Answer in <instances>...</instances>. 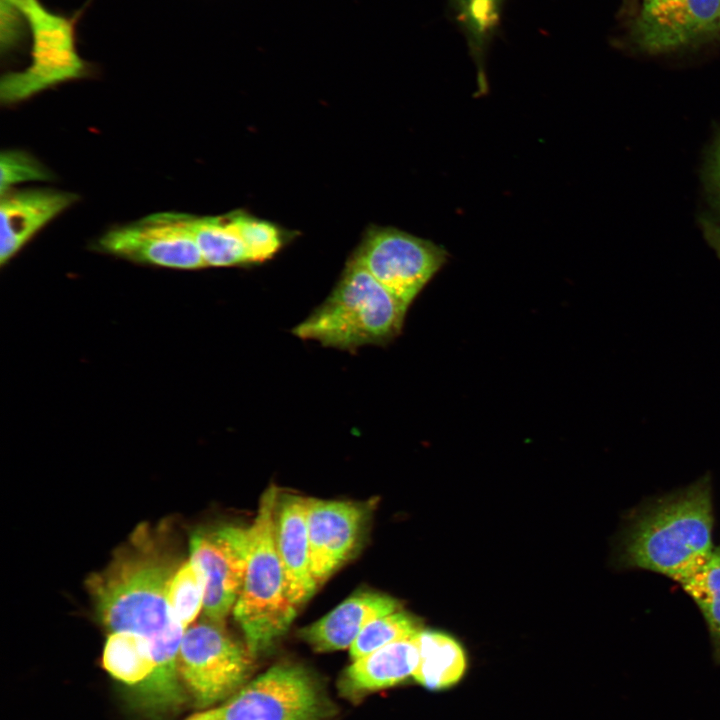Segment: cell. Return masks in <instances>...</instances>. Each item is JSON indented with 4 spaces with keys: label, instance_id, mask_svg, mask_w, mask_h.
Masks as SVG:
<instances>
[{
    "label": "cell",
    "instance_id": "6da1fadb",
    "mask_svg": "<svg viewBox=\"0 0 720 720\" xmlns=\"http://www.w3.org/2000/svg\"><path fill=\"white\" fill-rule=\"evenodd\" d=\"M178 566L141 533L89 581L96 616L110 633L134 632L151 642L156 669L139 688L144 703L158 709L183 700L178 653L186 628L172 615L167 599Z\"/></svg>",
    "mask_w": 720,
    "mask_h": 720
},
{
    "label": "cell",
    "instance_id": "7a4b0ae2",
    "mask_svg": "<svg viewBox=\"0 0 720 720\" xmlns=\"http://www.w3.org/2000/svg\"><path fill=\"white\" fill-rule=\"evenodd\" d=\"M711 483L703 477L637 513L621 542L619 561L681 584L712 556Z\"/></svg>",
    "mask_w": 720,
    "mask_h": 720
},
{
    "label": "cell",
    "instance_id": "3957f363",
    "mask_svg": "<svg viewBox=\"0 0 720 720\" xmlns=\"http://www.w3.org/2000/svg\"><path fill=\"white\" fill-rule=\"evenodd\" d=\"M407 311L351 257L331 294L292 333L354 352L365 345L390 343L401 333Z\"/></svg>",
    "mask_w": 720,
    "mask_h": 720
},
{
    "label": "cell",
    "instance_id": "277c9868",
    "mask_svg": "<svg viewBox=\"0 0 720 720\" xmlns=\"http://www.w3.org/2000/svg\"><path fill=\"white\" fill-rule=\"evenodd\" d=\"M278 494L279 489L273 484L264 491L248 527L247 569L232 610L253 656L268 650L282 637L297 615V607L286 594L275 545L274 509Z\"/></svg>",
    "mask_w": 720,
    "mask_h": 720
},
{
    "label": "cell",
    "instance_id": "5b68a950",
    "mask_svg": "<svg viewBox=\"0 0 720 720\" xmlns=\"http://www.w3.org/2000/svg\"><path fill=\"white\" fill-rule=\"evenodd\" d=\"M328 704L302 667L278 664L237 691L224 704L185 720H322Z\"/></svg>",
    "mask_w": 720,
    "mask_h": 720
},
{
    "label": "cell",
    "instance_id": "8992f818",
    "mask_svg": "<svg viewBox=\"0 0 720 720\" xmlns=\"http://www.w3.org/2000/svg\"><path fill=\"white\" fill-rule=\"evenodd\" d=\"M434 242L394 227L372 226L352 257L409 309L448 260Z\"/></svg>",
    "mask_w": 720,
    "mask_h": 720
},
{
    "label": "cell",
    "instance_id": "52a82bcc",
    "mask_svg": "<svg viewBox=\"0 0 720 720\" xmlns=\"http://www.w3.org/2000/svg\"><path fill=\"white\" fill-rule=\"evenodd\" d=\"M208 620L189 626L178 653V672L201 707L234 693L248 677L253 656L221 626Z\"/></svg>",
    "mask_w": 720,
    "mask_h": 720
},
{
    "label": "cell",
    "instance_id": "ba28073f",
    "mask_svg": "<svg viewBox=\"0 0 720 720\" xmlns=\"http://www.w3.org/2000/svg\"><path fill=\"white\" fill-rule=\"evenodd\" d=\"M626 23V42L640 53L685 51L720 39V0H661Z\"/></svg>",
    "mask_w": 720,
    "mask_h": 720
},
{
    "label": "cell",
    "instance_id": "9c48e42d",
    "mask_svg": "<svg viewBox=\"0 0 720 720\" xmlns=\"http://www.w3.org/2000/svg\"><path fill=\"white\" fill-rule=\"evenodd\" d=\"M35 26L36 42L31 65L1 81L4 104H14L58 83L79 78L84 64L77 56L65 20L47 13L35 0H16Z\"/></svg>",
    "mask_w": 720,
    "mask_h": 720
},
{
    "label": "cell",
    "instance_id": "30bf717a",
    "mask_svg": "<svg viewBox=\"0 0 720 720\" xmlns=\"http://www.w3.org/2000/svg\"><path fill=\"white\" fill-rule=\"evenodd\" d=\"M105 253L139 264L180 270L206 267L200 249L178 212L152 214L110 229L98 241Z\"/></svg>",
    "mask_w": 720,
    "mask_h": 720
},
{
    "label": "cell",
    "instance_id": "8fae6325",
    "mask_svg": "<svg viewBox=\"0 0 720 720\" xmlns=\"http://www.w3.org/2000/svg\"><path fill=\"white\" fill-rule=\"evenodd\" d=\"M249 554L248 528L234 524L202 528L190 538L189 559L205 579L204 615L222 623L240 594Z\"/></svg>",
    "mask_w": 720,
    "mask_h": 720
},
{
    "label": "cell",
    "instance_id": "7c38bea8",
    "mask_svg": "<svg viewBox=\"0 0 720 720\" xmlns=\"http://www.w3.org/2000/svg\"><path fill=\"white\" fill-rule=\"evenodd\" d=\"M370 513L367 502L309 498L310 567L317 586L358 551Z\"/></svg>",
    "mask_w": 720,
    "mask_h": 720
},
{
    "label": "cell",
    "instance_id": "4fadbf2b",
    "mask_svg": "<svg viewBox=\"0 0 720 720\" xmlns=\"http://www.w3.org/2000/svg\"><path fill=\"white\" fill-rule=\"evenodd\" d=\"M309 498L279 491L274 509V538L282 565L285 590L296 606L306 603L317 589L310 567Z\"/></svg>",
    "mask_w": 720,
    "mask_h": 720
},
{
    "label": "cell",
    "instance_id": "5bb4252c",
    "mask_svg": "<svg viewBox=\"0 0 720 720\" xmlns=\"http://www.w3.org/2000/svg\"><path fill=\"white\" fill-rule=\"evenodd\" d=\"M78 196L51 188L8 190L0 202V264L8 262L37 232L73 205Z\"/></svg>",
    "mask_w": 720,
    "mask_h": 720
},
{
    "label": "cell",
    "instance_id": "9a60e30c",
    "mask_svg": "<svg viewBox=\"0 0 720 720\" xmlns=\"http://www.w3.org/2000/svg\"><path fill=\"white\" fill-rule=\"evenodd\" d=\"M400 603L393 597L370 590H360L328 614L300 630L301 638L317 652L350 648L371 621L398 611Z\"/></svg>",
    "mask_w": 720,
    "mask_h": 720
},
{
    "label": "cell",
    "instance_id": "2e32d148",
    "mask_svg": "<svg viewBox=\"0 0 720 720\" xmlns=\"http://www.w3.org/2000/svg\"><path fill=\"white\" fill-rule=\"evenodd\" d=\"M418 663L417 635L395 641L353 660L346 671V682L355 691L388 688L413 676Z\"/></svg>",
    "mask_w": 720,
    "mask_h": 720
},
{
    "label": "cell",
    "instance_id": "e0dca14e",
    "mask_svg": "<svg viewBox=\"0 0 720 720\" xmlns=\"http://www.w3.org/2000/svg\"><path fill=\"white\" fill-rule=\"evenodd\" d=\"M419 663L413 677L428 689L437 690L457 683L464 674L466 657L461 645L439 631L418 635Z\"/></svg>",
    "mask_w": 720,
    "mask_h": 720
},
{
    "label": "cell",
    "instance_id": "ac0fdd59",
    "mask_svg": "<svg viewBox=\"0 0 720 720\" xmlns=\"http://www.w3.org/2000/svg\"><path fill=\"white\" fill-rule=\"evenodd\" d=\"M191 231L207 266L232 267L251 264L229 214L196 216L180 213Z\"/></svg>",
    "mask_w": 720,
    "mask_h": 720
},
{
    "label": "cell",
    "instance_id": "d6986e66",
    "mask_svg": "<svg viewBox=\"0 0 720 720\" xmlns=\"http://www.w3.org/2000/svg\"><path fill=\"white\" fill-rule=\"evenodd\" d=\"M102 660L107 672L130 686L140 687L156 669L151 642L134 632H111L104 646Z\"/></svg>",
    "mask_w": 720,
    "mask_h": 720
},
{
    "label": "cell",
    "instance_id": "ffe728a7",
    "mask_svg": "<svg viewBox=\"0 0 720 720\" xmlns=\"http://www.w3.org/2000/svg\"><path fill=\"white\" fill-rule=\"evenodd\" d=\"M680 585L699 607L710 633L713 658L720 664V546L714 548L702 568Z\"/></svg>",
    "mask_w": 720,
    "mask_h": 720
},
{
    "label": "cell",
    "instance_id": "44dd1931",
    "mask_svg": "<svg viewBox=\"0 0 720 720\" xmlns=\"http://www.w3.org/2000/svg\"><path fill=\"white\" fill-rule=\"evenodd\" d=\"M174 618L188 628L204 607L205 579L199 568L188 559L175 570L167 592Z\"/></svg>",
    "mask_w": 720,
    "mask_h": 720
},
{
    "label": "cell",
    "instance_id": "7402d4cb",
    "mask_svg": "<svg viewBox=\"0 0 720 720\" xmlns=\"http://www.w3.org/2000/svg\"><path fill=\"white\" fill-rule=\"evenodd\" d=\"M422 631L418 618L395 611L374 619L366 625L350 646L352 660L365 656L398 640L413 638Z\"/></svg>",
    "mask_w": 720,
    "mask_h": 720
},
{
    "label": "cell",
    "instance_id": "603a6c76",
    "mask_svg": "<svg viewBox=\"0 0 720 720\" xmlns=\"http://www.w3.org/2000/svg\"><path fill=\"white\" fill-rule=\"evenodd\" d=\"M229 217L247 250L251 264L271 259L286 240L284 232L271 222L243 211L231 212Z\"/></svg>",
    "mask_w": 720,
    "mask_h": 720
},
{
    "label": "cell",
    "instance_id": "cb8c5ba5",
    "mask_svg": "<svg viewBox=\"0 0 720 720\" xmlns=\"http://www.w3.org/2000/svg\"><path fill=\"white\" fill-rule=\"evenodd\" d=\"M704 176L709 203V210L704 220L705 232L720 256V133L708 154Z\"/></svg>",
    "mask_w": 720,
    "mask_h": 720
},
{
    "label": "cell",
    "instance_id": "d4e9b609",
    "mask_svg": "<svg viewBox=\"0 0 720 720\" xmlns=\"http://www.w3.org/2000/svg\"><path fill=\"white\" fill-rule=\"evenodd\" d=\"M0 192L13 189L17 184L50 179L48 170L30 154L20 150L3 151L0 156Z\"/></svg>",
    "mask_w": 720,
    "mask_h": 720
},
{
    "label": "cell",
    "instance_id": "484cf974",
    "mask_svg": "<svg viewBox=\"0 0 720 720\" xmlns=\"http://www.w3.org/2000/svg\"><path fill=\"white\" fill-rule=\"evenodd\" d=\"M467 22L478 34L495 26L501 0H460Z\"/></svg>",
    "mask_w": 720,
    "mask_h": 720
},
{
    "label": "cell",
    "instance_id": "4316f807",
    "mask_svg": "<svg viewBox=\"0 0 720 720\" xmlns=\"http://www.w3.org/2000/svg\"><path fill=\"white\" fill-rule=\"evenodd\" d=\"M661 0H622V13L624 18L629 20L644 8Z\"/></svg>",
    "mask_w": 720,
    "mask_h": 720
}]
</instances>
